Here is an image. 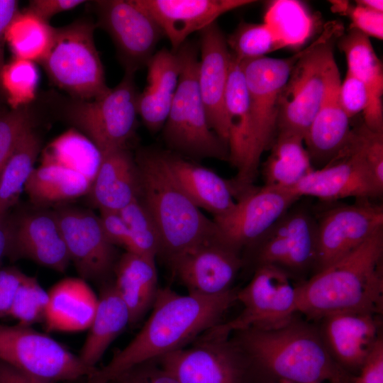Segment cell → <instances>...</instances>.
Listing matches in <instances>:
<instances>
[{
    "instance_id": "ab89813d",
    "label": "cell",
    "mask_w": 383,
    "mask_h": 383,
    "mask_svg": "<svg viewBox=\"0 0 383 383\" xmlns=\"http://www.w3.org/2000/svg\"><path fill=\"white\" fill-rule=\"evenodd\" d=\"M133 243L134 252L155 258L161 250V237L151 213L140 198L119 211Z\"/></svg>"
},
{
    "instance_id": "bcb514c9",
    "label": "cell",
    "mask_w": 383,
    "mask_h": 383,
    "mask_svg": "<svg viewBox=\"0 0 383 383\" xmlns=\"http://www.w3.org/2000/svg\"><path fill=\"white\" fill-rule=\"evenodd\" d=\"M99 219L103 230L109 241L126 249V252H134L133 243L129 229L119 211L101 210Z\"/></svg>"
},
{
    "instance_id": "f6af8a7d",
    "label": "cell",
    "mask_w": 383,
    "mask_h": 383,
    "mask_svg": "<svg viewBox=\"0 0 383 383\" xmlns=\"http://www.w3.org/2000/svg\"><path fill=\"white\" fill-rule=\"evenodd\" d=\"M341 106L350 119L360 112H364L368 103V94L364 84L347 71L339 87Z\"/></svg>"
},
{
    "instance_id": "4dcf8cb0",
    "label": "cell",
    "mask_w": 383,
    "mask_h": 383,
    "mask_svg": "<svg viewBox=\"0 0 383 383\" xmlns=\"http://www.w3.org/2000/svg\"><path fill=\"white\" fill-rule=\"evenodd\" d=\"M130 324L128 309L118 295L113 282L105 284L98 298L96 313L79 358L95 368L110 344Z\"/></svg>"
},
{
    "instance_id": "816d5d0a",
    "label": "cell",
    "mask_w": 383,
    "mask_h": 383,
    "mask_svg": "<svg viewBox=\"0 0 383 383\" xmlns=\"http://www.w3.org/2000/svg\"><path fill=\"white\" fill-rule=\"evenodd\" d=\"M18 2L16 0H0V76L6 64L4 50L7 30L18 12ZM0 92V99L1 98Z\"/></svg>"
},
{
    "instance_id": "d6986e66",
    "label": "cell",
    "mask_w": 383,
    "mask_h": 383,
    "mask_svg": "<svg viewBox=\"0 0 383 383\" xmlns=\"http://www.w3.org/2000/svg\"><path fill=\"white\" fill-rule=\"evenodd\" d=\"M7 225L11 260L28 259L59 272L67 270L70 258L54 211H10Z\"/></svg>"
},
{
    "instance_id": "f1b7e54d",
    "label": "cell",
    "mask_w": 383,
    "mask_h": 383,
    "mask_svg": "<svg viewBox=\"0 0 383 383\" xmlns=\"http://www.w3.org/2000/svg\"><path fill=\"white\" fill-rule=\"evenodd\" d=\"M98 298L86 280L67 277L48 292L44 323L48 331L78 332L89 329Z\"/></svg>"
},
{
    "instance_id": "ac0fdd59",
    "label": "cell",
    "mask_w": 383,
    "mask_h": 383,
    "mask_svg": "<svg viewBox=\"0 0 383 383\" xmlns=\"http://www.w3.org/2000/svg\"><path fill=\"white\" fill-rule=\"evenodd\" d=\"M301 197L311 196L323 201L354 197L357 200L380 197L354 131L338 157L328 165L313 170L289 189Z\"/></svg>"
},
{
    "instance_id": "f5cc1de1",
    "label": "cell",
    "mask_w": 383,
    "mask_h": 383,
    "mask_svg": "<svg viewBox=\"0 0 383 383\" xmlns=\"http://www.w3.org/2000/svg\"><path fill=\"white\" fill-rule=\"evenodd\" d=\"M143 369L136 373L129 371L121 377L125 378L129 383H179L169 372L159 367H147L143 365ZM140 366V365H139Z\"/></svg>"
},
{
    "instance_id": "6f0895ef",
    "label": "cell",
    "mask_w": 383,
    "mask_h": 383,
    "mask_svg": "<svg viewBox=\"0 0 383 383\" xmlns=\"http://www.w3.org/2000/svg\"><path fill=\"white\" fill-rule=\"evenodd\" d=\"M116 381H118L119 383H129L125 378L123 377H121L119 379H118Z\"/></svg>"
},
{
    "instance_id": "681fc988",
    "label": "cell",
    "mask_w": 383,
    "mask_h": 383,
    "mask_svg": "<svg viewBox=\"0 0 383 383\" xmlns=\"http://www.w3.org/2000/svg\"><path fill=\"white\" fill-rule=\"evenodd\" d=\"M355 383H383V340L379 338L360 367Z\"/></svg>"
},
{
    "instance_id": "484cf974",
    "label": "cell",
    "mask_w": 383,
    "mask_h": 383,
    "mask_svg": "<svg viewBox=\"0 0 383 383\" xmlns=\"http://www.w3.org/2000/svg\"><path fill=\"white\" fill-rule=\"evenodd\" d=\"M338 47L345 55L348 71L366 87L368 103L363 112L364 124L372 131L383 133L382 65L369 37L350 28L338 40Z\"/></svg>"
},
{
    "instance_id": "b9f144b4",
    "label": "cell",
    "mask_w": 383,
    "mask_h": 383,
    "mask_svg": "<svg viewBox=\"0 0 383 383\" xmlns=\"http://www.w3.org/2000/svg\"><path fill=\"white\" fill-rule=\"evenodd\" d=\"M48 304V292L36 278L26 275L18 287L9 316L18 323L31 326L44 322Z\"/></svg>"
},
{
    "instance_id": "6da1fadb",
    "label": "cell",
    "mask_w": 383,
    "mask_h": 383,
    "mask_svg": "<svg viewBox=\"0 0 383 383\" xmlns=\"http://www.w3.org/2000/svg\"><path fill=\"white\" fill-rule=\"evenodd\" d=\"M236 289L205 296L179 294L159 288L152 313L140 331L102 368L88 377L87 383H111L144 363L185 347L218 325L237 301Z\"/></svg>"
},
{
    "instance_id": "680465c9",
    "label": "cell",
    "mask_w": 383,
    "mask_h": 383,
    "mask_svg": "<svg viewBox=\"0 0 383 383\" xmlns=\"http://www.w3.org/2000/svg\"><path fill=\"white\" fill-rule=\"evenodd\" d=\"M279 383H292V382L282 379V381Z\"/></svg>"
},
{
    "instance_id": "11a10c76",
    "label": "cell",
    "mask_w": 383,
    "mask_h": 383,
    "mask_svg": "<svg viewBox=\"0 0 383 383\" xmlns=\"http://www.w3.org/2000/svg\"><path fill=\"white\" fill-rule=\"evenodd\" d=\"M7 214L2 218H0V264L3 258L7 256L8 252L9 232Z\"/></svg>"
},
{
    "instance_id": "44dd1931",
    "label": "cell",
    "mask_w": 383,
    "mask_h": 383,
    "mask_svg": "<svg viewBox=\"0 0 383 383\" xmlns=\"http://www.w3.org/2000/svg\"><path fill=\"white\" fill-rule=\"evenodd\" d=\"M242 265L239 252L215 240L189 250L171 268L189 294L212 296L231 289Z\"/></svg>"
},
{
    "instance_id": "60d3db41",
    "label": "cell",
    "mask_w": 383,
    "mask_h": 383,
    "mask_svg": "<svg viewBox=\"0 0 383 383\" xmlns=\"http://www.w3.org/2000/svg\"><path fill=\"white\" fill-rule=\"evenodd\" d=\"M226 40L231 52L241 62L262 57L282 48L263 23L241 22Z\"/></svg>"
},
{
    "instance_id": "83f0119b",
    "label": "cell",
    "mask_w": 383,
    "mask_h": 383,
    "mask_svg": "<svg viewBox=\"0 0 383 383\" xmlns=\"http://www.w3.org/2000/svg\"><path fill=\"white\" fill-rule=\"evenodd\" d=\"M89 192L99 211H119L140 198L139 172L135 157L128 149H118L102 155Z\"/></svg>"
},
{
    "instance_id": "9c48e42d",
    "label": "cell",
    "mask_w": 383,
    "mask_h": 383,
    "mask_svg": "<svg viewBox=\"0 0 383 383\" xmlns=\"http://www.w3.org/2000/svg\"><path fill=\"white\" fill-rule=\"evenodd\" d=\"M134 72L125 71L113 88L92 100L70 99L62 106V116L86 135L101 154L128 149L138 125V91Z\"/></svg>"
},
{
    "instance_id": "5b68a950",
    "label": "cell",
    "mask_w": 383,
    "mask_h": 383,
    "mask_svg": "<svg viewBox=\"0 0 383 383\" xmlns=\"http://www.w3.org/2000/svg\"><path fill=\"white\" fill-rule=\"evenodd\" d=\"M303 52L304 49L287 58L265 56L242 62L249 96L250 145L243 168L230 180L237 196L254 187L260 157L277 135L281 91Z\"/></svg>"
},
{
    "instance_id": "4316f807",
    "label": "cell",
    "mask_w": 383,
    "mask_h": 383,
    "mask_svg": "<svg viewBox=\"0 0 383 383\" xmlns=\"http://www.w3.org/2000/svg\"><path fill=\"white\" fill-rule=\"evenodd\" d=\"M148 84L139 93L138 115L150 132L161 129L175 94L182 62L177 52L165 48L155 52L147 65Z\"/></svg>"
},
{
    "instance_id": "7a4b0ae2",
    "label": "cell",
    "mask_w": 383,
    "mask_h": 383,
    "mask_svg": "<svg viewBox=\"0 0 383 383\" xmlns=\"http://www.w3.org/2000/svg\"><path fill=\"white\" fill-rule=\"evenodd\" d=\"M382 258L383 228L353 252L297 285L298 311L317 318L341 312L379 313Z\"/></svg>"
},
{
    "instance_id": "ee69618b",
    "label": "cell",
    "mask_w": 383,
    "mask_h": 383,
    "mask_svg": "<svg viewBox=\"0 0 383 383\" xmlns=\"http://www.w3.org/2000/svg\"><path fill=\"white\" fill-rule=\"evenodd\" d=\"M353 131L374 182L383 192V133L372 131L364 123Z\"/></svg>"
},
{
    "instance_id": "9a60e30c",
    "label": "cell",
    "mask_w": 383,
    "mask_h": 383,
    "mask_svg": "<svg viewBox=\"0 0 383 383\" xmlns=\"http://www.w3.org/2000/svg\"><path fill=\"white\" fill-rule=\"evenodd\" d=\"M300 198L287 189L253 187L238 199L228 215L214 221L221 242L239 252L250 248Z\"/></svg>"
},
{
    "instance_id": "3957f363",
    "label": "cell",
    "mask_w": 383,
    "mask_h": 383,
    "mask_svg": "<svg viewBox=\"0 0 383 383\" xmlns=\"http://www.w3.org/2000/svg\"><path fill=\"white\" fill-rule=\"evenodd\" d=\"M140 180V199L158 228L159 255L170 267L184 253L204 243L218 240L220 231L192 201L170 170L163 150H139L135 157Z\"/></svg>"
},
{
    "instance_id": "f907efd6",
    "label": "cell",
    "mask_w": 383,
    "mask_h": 383,
    "mask_svg": "<svg viewBox=\"0 0 383 383\" xmlns=\"http://www.w3.org/2000/svg\"><path fill=\"white\" fill-rule=\"evenodd\" d=\"M87 2L83 0H32L24 9L39 18L48 22L55 15L72 10Z\"/></svg>"
},
{
    "instance_id": "7bdbcfd3",
    "label": "cell",
    "mask_w": 383,
    "mask_h": 383,
    "mask_svg": "<svg viewBox=\"0 0 383 383\" xmlns=\"http://www.w3.org/2000/svg\"><path fill=\"white\" fill-rule=\"evenodd\" d=\"M29 105L6 109L0 102V171L22 138L35 128L36 116Z\"/></svg>"
},
{
    "instance_id": "4fadbf2b",
    "label": "cell",
    "mask_w": 383,
    "mask_h": 383,
    "mask_svg": "<svg viewBox=\"0 0 383 383\" xmlns=\"http://www.w3.org/2000/svg\"><path fill=\"white\" fill-rule=\"evenodd\" d=\"M197 340L154 361L179 383L243 382L245 355L237 343L204 334Z\"/></svg>"
},
{
    "instance_id": "91938a15",
    "label": "cell",
    "mask_w": 383,
    "mask_h": 383,
    "mask_svg": "<svg viewBox=\"0 0 383 383\" xmlns=\"http://www.w3.org/2000/svg\"><path fill=\"white\" fill-rule=\"evenodd\" d=\"M111 383H116V382H111Z\"/></svg>"
},
{
    "instance_id": "9f6ffc18",
    "label": "cell",
    "mask_w": 383,
    "mask_h": 383,
    "mask_svg": "<svg viewBox=\"0 0 383 383\" xmlns=\"http://www.w3.org/2000/svg\"><path fill=\"white\" fill-rule=\"evenodd\" d=\"M356 4L366 9L383 13L382 0H358Z\"/></svg>"
},
{
    "instance_id": "e575fe53",
    "label": "cell",
    "mask_w": 383,
    "mask_h": 383,
    "mask_svg": "<svg viewBox=\"0 0 383 383\" xmlns=\"http://www.w3.org/2000/svg\"><path fill=\"white\" fill-rule=\"evenodd\" d=\"M41 148L35 128L20 140L0 171V218L18 203Z\"/></svg>"
},
{
    "instance_id": "f546056e",
    "label": "cell",
    "mask_w": 383,
    "mask_h": 383,
    "mask_svg": "<svg viewBox=\"0 0 383 383\" xmlns=\"http://www.w3.org/2000/svg\"><path fill=\"white\" fill-rule=\"evenodd\" d=\"M155 260L126 252L116 263L113 284L128 309L130 325L133 326L143 318L156 298L159 288Z\"/></svg>"
},
{
    "instance_id": "2e32d148",
    "label": "cell",
    "mask_w": 383,
    "mask_h": 383,
    "mask_svg": "<svg viewBox=\"0 0 383 383\" xmlns=\"http://www.w3.org/2000/svg\"><path fill=\"white\" fill-rule=\"evenodd\" d=\"M293 206L250 247L256 249L257 265H274L289 273L315 266L316 218L308 209Z\"/></svg>"
},
{
    "instance_id": "30bf717a",
    "label": "cell",
    "mask_w": 383,
    "mask_h": 383,
    "mask_svg": "<svg viewBox=\"0 0 383 383\" xmlns=\"http://www.w3.org/2000/svg\"><path fill=\"white\" fill-rule=\"evenodd\" d=\"M236 299L243 305L240 313L204 335L225 338L248 329L277 328L292 321L298 311L297 285L290 273L274 265H257L250 282L237 291Z\"/></svg>"
},
{
    "instance_id": "603a6c76",
    "label": "cell",
    "mask_w": 383,
    "mask_h": 383,
    "mask_svg": "<svg viewBox=\"0 0 383 383\" xmlns=\"http://www.w3.org/2000/svg\"><path fill=\"white\" fill-rule=\"evenodd\" d=\"M340 82L336 67L331 74L324 101L304 138L314 169L322 168L335 160L352 135L350 118L340 101Z\"/></svg>"
},
{
    "instance_id": "1f68e13d",
    "label": "cell",
    "mask_w": 383,
    "mask_h": 383,
    "mask_svg": "<svg viewBox=\"0 0 383 383\" xmlns=\"http://www.w3.org/2000/svg\"><path fill=\"white\" fill-rule=\"evenodd\" d=\"M224 109L228 131L229 161L239 172L249 150L250 108L242 62L232 53Z\"/></svg>"
},
{
    "instance_id": "ffe728a7",
    "label": "cell",
    "mask_w": 383,
    "mask_h": 383,
    "mask_svg": "<svg viewBox=\"0 0 383 383\" xmlns=\"http://www.w3.org/2000/svg\"><path fill=\"white\" fill-rule=\"evenodd\" d=\"M199 33L201 55L197 79L200 95L210 128L228 145L224 100L231 52L226 38L216 21Z\"/></svg>"
},
{
    "instance_id": "7dc6e473",
    "label": "cell",
    "mask_w": 383,
    "mask_h": 383,
    "mask_svg": "<svg viewBox=\"0 0 383 383\" xmlns=\"http://www.w3.org/2000/svg\"><path fill=\"white\" fill-rule=\"evenodd\" d=\"M351 21L350 28H355L367 37L383 38V13L359 5H350L347 13Z\"/></svg>"
},
{
    "instance_id": "8992f818",
    "label": "cell",
    "mask_w": 383,
    "mask_h": 383,
    "mask_svg": "<svg viewBox=\"0 0 383 383\" xmlns=\"http://www.w3.org/2000/svg\"><path fill=\"white\" fill-rule=\"evenodd\" d=\"M197 48L187 40L176 51L182 67L162 137L171 152L182 157L229 160L228 145L210 128L207 121L198 85Z\"/></svg>"
},
{
    "instance_id": "52a82bcc",
    "label": "cell",
    "mask_w": 383,
    "mask_h": 383,
    "mask_svg": "<svg viewBox=\"0 0 383 383\" xmlns=\"http://www.w3.org/2000/svg\"><path fill=\"white\" fill-rule=\"evenodd\" d=\"M343 33L340 23L328 22L318 38L304 49L280 94L277 133H294L304 138L337 67L333 47Z\"/></svg>"
},
{
    "instance_id": "836d02e7",
    "label": "cell",
    "mask_w": 383,
    "mask_h": 383,
    "mask_svg": "<svg viewBox=\"0 0 383 383\" xmlns=\"http://www.w3.org/2000/svg\"><path fill=\"white\" fill-rule=\"evenodd\" d=\"M91 184L74 170L55 164L41 163L32 172L24 191L33 204L43 208L82 196L89 192Z\"/></svg>"
},
{
    "instance_id": "f35d334b",
    "label": "cell",
    "mask_w": 383,
    "mask_h": 383,
    "mask_svg": "<svg viewBox=\"0 0 383 383\" xmlns=\"http://www.w3.org/2000/svg\"><path fill=\"white\" fill-rule=\"evenodd\" d=\"M39 79L35 62L13 57L0 76V92L11 109L30 104L35 98Z\"/></svg>"
},
{
    "instance_id": "d590c367",
    "label": "cell",
    "mask_w": 383,
    "mask_h": 383,
    "mask_svg": "<svg viewBox=\"0 0 383 383\" xmlns=\"http://www.w3.org/2000/svg\"><path fill=\"white\" fill-rule=\"evenodd\" d=\"M102 160L96 145L74 128L63 133L43 150L41 163L58 165L74 170L93 182Z\"/></svg>"
},
{
    "instance_id": "7402d4cb",
    "label": "cell",
    "mask_w": 383,
    "mask_h": 383,
    "mask_svg": "<svg viewBox=\"0 0 383 383\" xmlns=\"http://www.w3.org/2000/svg\"><path fill=\"white\" fill-rule=\"evenodd\" d=\"M146 11L176 52L194 32L215 22L220 16L255 2L250 0H133Z\"/></svg>"
},
{
    "instance_id": "7c38bea8",
    "label": "cell",
    "mask_w": 383,
    "mask_h": 383,
    "mask_svg": "<svg viewBox=\"0 0 383 383\" xmlns=\"http://www.w3.org/2000/svg\"><path fill=\"white\" fill-rule=\"evenodd\" d=\"M96 26L109 33L125 71L147 66L164 36L155 19L133 0H98L91 3Z\"/></svg>"
},
{
    "instance_id": "c3c4849f",
    "label": "cell",
    "mask_w": 383,
    "mask_h": 383,
    "mask_svg": "<svg viewBox=\"0 0 383 383\" xmlns=\"http://www.w3.org/2000/svg\"><path fill=\"white\" fill-rule=\"evenodd\" d=\"M27 274L13 266H0V318L9 316L15 293Z\"/></svg>"
},
{
    "instance_id": "74e56055",
    "label": "cell",
    "mask_w": 383,
    "mask_h": 383,
    "mask_svg": "<svg viewBox=\"0 0 383 383\" xmlns=\"http://www.w3.org/2000/svg\"><path fill=\"white\" fill-rule=\"evenodd\" d=\"M55 28L25 9L18 11L6 35L13 57L40 63L51 45Z\"/></svg>"
},
{
    "instance_id": "8d00e7d4",
    "label": "cell",
    "mask_w": 383,
    "mask_h": 383,
    "mask_svg": "<svg viewBox=\"0 0 383 383\" xmlns=\"http://www.w3.org/2000/svg\"><path fill=\"white\" fill-rule=\"evenodd\" d=\"M282 48H297L312 35L315 19L306 7L294 0H276L267 6L264 22Z\"/></svg>"
},
{
    "instance_id": "ba28073f",
    "label": "cell",
    "mask_w": 383,
    "mask_h": 383,
    "mask_svg": "<svg viewBox=\"0 0 383 383\" xmlns=\"http://www.w3.org/2000/svg\"><path fill=\"white\" fill-rule=\"evenodd\" d=\"M95 27L82 18L55 28L50 48L40 62L50 80L72 99L92 100L109 89L94 43Z\"/></svg>"
},
{
    "instance_id": "277c9868",
    "label": "cell",
    "mask_w": 383,
    "mask_h": 383,
    "mask_svg": "<svg viewBox=\"0 0 383 383\" xmlns=\"http://www.w3.org/2000/svg\"><path fill=\"white\" fill-rule=\"evenodd\" d=\"M236 342L247 357L292 383H338L340 372L325 343L312 329L291 321L274 329L237 332Z\"/></svg>"
},
{
    "instance_id": "8fae6325",
    "label": "cell",
    "mask_w": 383,
    "mask_h": 383,
    "mask_svg": "<svg viewBox=\"0 0 383 383\" xmlns=\"http://www.w3.org/2000/svg\"><path fill=\"white\" fill-rule=\"evenodd\" d=\"M0 361L50 383L89 377L96 368L50 336L21 324H0Z\"/></svg>"
},
{
    "instance_id": "5bb4252c",
    "label": "cell",
    "mask_w": 383,
    "mask_h": 383,
    "mask_svg": "<svg viewBox=\"0 0 383 383\" xmlns=\"http://www.w3.org/2000/svg\"><path fill=\"white\" fill-rule=\"evenodd\" d=\"M328 208L316 216V272L348 255L383 228V206L370 199Z\"/></svg>"
},
{
    "instance_id": "d6a6232c",
    "label": "cell",
    "mask_w": 383,
    "mask_h": 383,
    "mask_svg": "<svg viewBox=\"0 0 383 383\" xmlns=\"http://www.w3.org/2000/svg\"><path fill=\"white\" fill-rule=\"evenodd\" d=\"M304 144L299 134L277 133L262 167L265 186L289 189L315 170Z\"/></svg>"
},
{
    "instance_id": "d4e9b609",
    "label": "cell",
    "mask_w": 383,
    "mask_h": 383,
    "mask_svg": "<svg viewBox=\"0 0 383 383\" xmlns=\"http://www.w3.org/2000/svg\"><path fill=\"white\" fill-rule=\"evenodd\" d=\"M163 154L184 192L199 209L209 212L213 221L223 218L234 209L235 194L230 180L173 152L163 150Z\"/></svg>"
},
{
    "instance_id": "db71d44e",
    "label": "cell",
    "mask_w": 383,
    "mask_h": 383,
    "mask_svg": "<svg viewBox=\"0 0 383 383\" xmlns=\"http://www.w3.org/2000/svg\"><path fill=\"white\" fill-rule=\"evenodd\" d=\"M0 383H48L0 361Z\"/></svg>"
},
{
    "instance_id": "e0dca14e",
    "label": "cell",
    "mask_w": 383,
    "mask_h": 383,
    "mask_svg": "<svg viewBox=\"0 0 383 383\" xmlns=\"http://www.w3.org/2000/svg\"><path fill=\"white\" fill-rule=\"evenodd\" d=\"M54 211L70 261L81 278L107 279L118 260L117 252L106 237L99 217L89 210L70 206H60Z\"/></svg>"
},
{
    "instance_id": "cb8c5ba5",
    "label": "cell",
    "mask_w": 383,
    "mask_h": 383,
    "mask_svg": "<svg viewBox=\"0 0 383 383\" xmlns=\"http://www.w3.org/2000/svg\"><path fill=\"white\" fill-rule=\"evenodd\" d=\"M375 314L341 312L323 319L325 345L333 358L360 368L379 338Z\"/></svg>"
}]
</instances>
